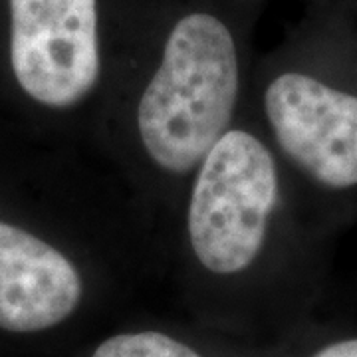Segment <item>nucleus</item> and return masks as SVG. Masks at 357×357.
<instances>
[{"instance_id":"f03ea898","label":"nucleus","mask_w":357,"mask_h":357,"mask_svg":"<svg viewBox=\"0 0 357 357\" xmlns=\"http://www.w3.org/2000/svg\"><path fill=\"white\" fill-rule=\"evenodd\" d=\"M248 88L241 42L213 10L181 14L151 64L115 86L93 147L161 241L192 173L243 115Z\"/></svg>"},{"instance_id":"7ed1b4c3","label":"nucleus","mask_w":357,"mask_h":357,"mask_svg":"<svg viewBox=\"0 0 357 357\" xmlns=\"http://www.w3.org/2000/svg\"><path fill=\"white\" fill-rule=\"evenodd\" d=\"M244 115L333 238L357 222V64L290 60L252 79Z\"/></svg>"},{"instance_id":"0eeeda50","label":"nucleus","mask_w":357,"mask_h":357,"mask_svg":"<svg viewBox=\"0 0 357 357\" xmlns=\"http://www.w3.org/2000/svg\"><path fill=\"white\" fill-rule=\"evenodd\" d=\"M307 357H357V333L324 342L316 349H312Z\"/></svg>"},{"instance_id":"f257e3e1","label":"nucleus","mask_w":357,"mask_h":357,"mask_svg":"<svg viewBox=\"0 0 357 357\" xmlns=\"http://www.w3.org/2000/svg\"><path fill=\"white\" fill-rule=\"evenodd\" d=\"M333 241L243 112L181 195L163 264L195 294L300 304L328 280Z\"/></svg>"},{"instance_id":"39448f33","label":"nucleus","mask_w":357,"mask_h":357,"mask_svg":"<svg viewBox=\"0 0 357 357\" xmlns=\"http://www.w3.org/2000/svg\"><path fill=\"white\" fill-rule=\"evenodd\" d=\"M8 10L14 84L36 109L66 119L93 147L115 88L100 0H8Z\"/></svg>"},{"instance_id":"423d86ee","label":"nucleus","mask_w":357,"mask_h":357,"mask_svg":"<svg viewBox=\"0 0 357 357\" xmlns=\"http://www.w3.org/2000/svg\"><path fill=\"white\" fill-rule=\"evenodd\" d=\"M89 357H208L201 347L165 330L117 332L91 349Z\"/></svg>"},{"instance_id":"20e7f679","label":"nucleus","mask_w":357,"mask_h":357,"mask_svg":"<svg viewBox=\"0 0 357 357\" xmlns=\"http://www.w3.org/2000/svg\"><path fill=\"white\" fill-rule=\"evenodd\" d=\"M157 264H163L161 234L145 217L64 243L0 218V330H54L88 306L109 274Z\"/></svg>"}]
</instances>
